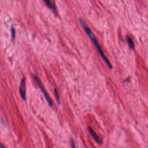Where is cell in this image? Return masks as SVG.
<instances>
[{
    "label": "cell",
    "instance_id": "cell-1",
    "mask_svg": "<svg viewBox=\"0 0 148 148\" xmlns=\"http://www.w3.org/2000/svg\"><path fill=\"white\" fill-rule=\"evenodd\" d=\"M79 21L80 23L81 26L82 27L83 29L84 30V31L86 32V33L87 34V35L89 36L90 39H91V40L92 41V43L94 44V46L95 47L97 50L98 51V53L99 54V55L101 56V57H102V58L103 59V60L104 61V62L106 64V65H108V66L109 67V68L110 69H112V65L111 64V63L110 62V61H109V60L108 59V58L105 56V54L103 53V51L100 46V45L99 44L97 38H95V36H94L93 32H92V31L91 30V29L87 25V24H86V23L84 22V21L81 18H79Z\"/></svg>",
    "mask_w": 148,
    "mask_h": 148
},
{
    "label": "cell",
    "instance_id": "cell-2",
    "mask_svg": "<svg viewBox=\"0 0 148 148\" xmlns=\"http://www.w3.org/2000/svg\"><path fill=\"white\" fill-rule=\"evenodd\" d=\"M34 80L36 81V82L37 83V84H38L39 87L40 88V89L41 91L42 92V93H43L44 97H45V98H46V101H47L48 104L50 106H52V105H53V101H52L51 98L50 97L49 94L47 93V92L46 90H45V87H44V86H43V85L42 82H41L40 80L38 78V77H37L36 76H34Z\"/></svg>",
    "mask_w": 148,
    "mask_h": 148
},
{
    "label": "cell",
    "instance_id": "cell-3",
    "mask_svg": "<svg viewBox=\"0 0 148 148\" xmlns=\"http://www.w3.org/2000/svg\"><path fill=\"white\" fill-rule=\"evenodd\" d=\"M19 92L21 98L25 101L26 99V94H25V78L24 77L20 83L19 86Z\"/></svg>",
    "mask_w": 148,
    "mask_h": 148
},
{
    "label": "cell",
    "instance_id": "cell-4",
    "mask_svg": "<svg viewBox=\"0 0 148 148\" xmlns=\"http://www.w3.org/2000/svg\"><path fill=\"white\" fill-rule=\"evenodd\" d=\"M88 131H89V132L91 134V135L92 136V138L95 140V141L98 145H102L103 143L102 139L96 134V132L93 130V129L90 127H88Z\"/></svg>",
    "mask_w": 148,
    "mask_h": 148
},
{
    "label": "cell",
    "instance_id": "cell-5",
    "mask_svg": "<svg viewBox=\"0 0 148 148\" xmlns=\"http://www.w3.org/2000/svg\"><path fill=\"white\" fill-rule=\"evenodd\" d=\"M43 1L45 2V4L46 5V6H47L49 8H50V9H51V10H52L54 12H55L56 13H57V9H56L55 6L51 2L50 0H43Z\"/></svg>",
    "mask_w": 148,
    "mask_h": 148
},
{
    "label": "cell",
    "instance_id": "cell-6",
    "mask_svg": "<svg viewBox=\"0 0 148 148\" xmlns=\"http://www.w3.org/2000/svg\"><path fill=\"white\" fill-rule=\"evenodd\" d=\"M126 40H127V43H128L130 48L132 49V50L134 49L135 45H134V43L133 42V40H132V38L130 36H126Z\"/></svg>",
    "mask_w": 148,
    "mask_h": 148
},
{
    "label": "cell",
    "instance_id": "cell-7",
    "mask_svg": "<svg viewBox=\"0 0 148 148\" xmlns=\"http://www.w3.org/2000/svg\"><path fill=\"white\" fill-rule=\"evenodd\" d=\"M54 95H55V97H56V99L57 101V102L60 104V97H59V95H58V91L57 90L54 88Z\"/></svg>",
    "mask_w": 148,
    "mask_h": 148
},
{
    "label": "cell",
    "instance_id": "cell-8",
    "mask_svg": "<svg viewBox=\"0 0 148 148\" xmlns=\"http://www.w3.org/2000/svg\"><path fill=\"white\" fill-rule=\"evenodd\" d=\"M71 147H72V148H76L75 142H74V141L73 140V139H71Z\"/></svg>",
    "mask_w": 148,
    "mask_h": 148
},
{
    "label": "cell",
    "instance_id": "cell-9",
    "mask_svg": "<svg viewBox=\"0 0 148 148\" xmlns=\"http://www.w3.org/2000/svg\"><path fill=\"white\" fill-rule=\"evenodd\" d=\"M12 38H13L14 37V35H15L14 29L13 28H12Z\"/></svg>",
    "mask_w": 148,
    "mask_h": 148
},
{
    "label": "cell",
    "instance_id": "cell-10",
    "mask_svg": "<svg viewBox=\"0 0 148 148\" xmlns=\"http://www.w3.org/2000/svg\"><path fill=\"white\" fill-rule=\"evenodd\" d=\"M0 148H5V147L1 143H0Z\"/></svg>",
    "mask_w": 148,
    "mask_h": 148
}]
</instances>
